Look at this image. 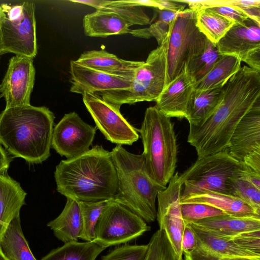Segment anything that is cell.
Returning a JSON list of instances; mask_svg holds the SVG:
<instances>
[{
	"label": "cell",
	"instance_id": "6da1fadb",
	"mask_svg": "<svg viewBox=\"0 0 260 260\" xmlns=\"http://www.w3.org/2000/svg\"><path fill=\"white\" fill-rule=\"evenodd\" d=\"M223 87L215 112L199 125H189L187 142L195 148L198 159L228 149L238 123L260 102V71L241 67Z\"/></svg>",
	"mask_w": 260,
	"mask_h": 260
},
{
	"label": "cell",
	"instance_id": "7a4b0ae2",
	"mask_svg": "<svg viewBox=\"0 0 260 260\" xmlns=\"http://www.w3.org/2000/svg\"><path fill=\"white\" fill-rule=\"evenodd\" d=\"M54 177L57 191L77 202L114 200L117 194V177L111 154L102 146L61 160Z\"/></svg>",
	"mask_w": 260,
	"mask_h": 260
},
{
	"label": "cell",
	"instance_id": "3957f363",
	"mask_svg": "<svg viewBox=\"0 0 260 260\" xmlns=\"http://www.w3.org/2000/svg\"><path fill=\"white\" fill-rule=\"evenodd\" d=\"M54 119L45 106L5 108L0 114V144L14 157L41 164L50 155Z\"/></svg>",
	"mask_w": 260,
	"mask_h": 260
},
{
	"label": "cell",
	"instance_id": "277c9868",
	"mask_svg": "<svg viewBox=\"0 0 260 260\" xmlns=\"http://www.w3.org/2000/svg\"><path fill=\"white\" fill-rule=\"evenodd\" d=\"M110 153L118 182L114 200L146 222L154 221L156 219L155 202L157 194L165 188L151 178L142 154L131 153L120 145H116Z\"/></svg>",
	"mask_w": 260,
	"mask_h": 260
},
{
	"label": "cell",
	"instance_id": "5b68a950",
	"mask_svg": "<svg viewBox=\"0 0 260 260\" xmlns=\"http://www.w3.org/2000/svg\"><path fill=\"white\" fill-rule=\"evenodd\" d=\"M138 132L148 173L157 184L166 188L177 166L178 145L174 124L155 106L150 107Z\"/></svg>",
	"mask_w": 260,
	"mask_h": 260
},
{
	"label": "cell",
	"instance_id": "8992f818",
	"mask_svg": "<svg viewBox=\"0 0 260 260\" xmlns=\"http://www.w3.org/2000/svg\"><path fill=\"white\" fill-rule=\"evenodd\" d=\"M169 34L135 73L129 87L96 93L103 100L121 106L141 102L156 101L166 85Z\"/></svg>",
	"mask_w": 260,
	"mask_h": 260
},
{
	"label": "cell",
	"instance_id": "52a82bcc",
	"mask_svg": "<svg viewBox=\"0 0 260 260\" xmlns=\"http://www.w3.org/2000/svg\"><path fill=\"white\" fill-rule=\"evenodd\" d=\"M168 34L166 85L188 69L209 42L197 26L196 10L190 9L180 12L170 23Z\"/></svg>",
	"mask_w": 260,
	"mask_h": 260
},
{
	"label": "cell",
	"instance_id": "ba28073f",
	"mask_svg": "<svg viewBox=\"0 0 260 260\" xmlns=\"http://www.w3.org/2000/svg\"><path fill=\"white\" fill-rule=\"evenodd\" d=\"M229 153L228 149L204 157L179 175L183 189L180 199L206 191L230 194V178L244 169Z\"/></svg>",
	"mask_w": 260,
	"mask_h": 260
},
{
	"label": "cell",
	"instance_id": "9c48e42d",
	"mask_svg": "<svg viewBox=\"0 0 260 260\" xmlns=\"http://www.w3.org/2000/svg\"><path fill=\"white\" fill-rule=\"evenodd\" d=\"M151 230L139 215L114 201L109 200L95 226L93 242L106 248L126 244Z\"/></svg>",
	"mask_w": 260,
	"mask_h": 260
},
{
	"label": "cell",
	"instance_id": "30bf717a",
	"mask_svg": "<svg viewBox=\"0 0 260 260\" xmlns=\"http://www.w3.org/2000/svg\"><path fill=\"white\" fill-rule=\"evenodd\" d=\"M150 23L149 17L139 6L104 8L86 15L83 19L85 35L92 37L126 34L135 37V29H131V26Z\"/></svg>",
	"mask_w": 260,
	"mask_h": 260
},
{
	"label": "cell",
	"instance_id": "8fae6325",
	"mask_svg": "<svg viewBox=\"0 0 260 260\" xmlns=\"http://www.w3.org/2000/svg\"><path fill=\"white\" fill-rule=\"evenodd\" d=\"M83 102L105 138L117 145H131L138 141V129L121 114L119 106L103 100L97 93H84Z\"/></svg>",
	"mask_w": 260,
	"mask_h": 260
},
{
	"label": "cell",
	"instance_id": "7c38bea8",
	"mask_svg": "<svg viewBox=\"0 0 260 260\" xmlns=\"http://www.w3.org/2000/svg\"><path fill=\"white\" fill-rule=\"evenodd\" d=\"M21 13L14 19L6 16L0 25L2 54L34 58L37 54L35 5L30 2L22 4Z\"/></svg>",
	"mask_w": 260,
	"mask_h": 260
},
{
	"label": "cell",
	"instance_id": "4fadbf2b",
	"mask_svg": "<svg viewBox=\"0 0 260 260\" xmlns=\"http://www.w3.org/2000/svg\"><path fill=\"white\" fill-rule=\"evenodd\" d=\"M96 129L77 113L66 114L53 128L51 146L67 159L77 157L89 150Z\"/></svg>",
	"mask_w": 260,
	"mask_h": 260
},
{
	"label": "cell",
	"instance_id": "5bb4252c",
	"mask_svg": "<svg viewBox=\"0 0 260 260\" xmlns=\"http://www.w3.org/2000/svg\"><path fill=\"white\" fill-rule=\"evenodd\" d=\"M35 74L33 58L18 55L10 58L0 84V98L5 99L6 108L30 105Z\"/></svg>",
	"mask_w": 260,
	"mask_h": 260
},
{
	"label": "cell",
	"instance_id": "9a60e30c",
	"mask_svg": "<svg viewBox=\"0 0 260 260\" xmlns=\"http://www.w3.org/2000/svg\"><path fill=\"white\" fill-rule=\"evenodd\" d=\"M70 91L83 94L127 88L133 79L113 75L85 67L71 60Z\"/></svg>",
	"mask_w": 260,
	"mask_h": 260
},
{
	"label": "cell",
	"instance_id": "2e32d148",
	"mask_svg": "<svg viewBox=\"0 0 260 260\" xmlns=\"http://www.w3.org/2000/svg\"><path fill=\"white\" fill-rule=\"evenodd\" d=\"M188 224L195 234L197 246L189 254L184 256L185 260H218L236 256L260 257V255L239 247L232 240L192 223Z\"/></svg>",
	"mask_w": 260,
	"mask_h": 260
},
{
	"label": "cell",
	"instance_id": "e0dca14e",
	"mask_svg": "<svg viewBox=\"0 0 260 260\" xmlns=\"http://www.w3.org/2000/svg\"><path fill=\"white\" fill-rule=\"evenodd\" d=\"M216 46L220 55L233 56L244 61L249 53L260 48V24L250 18L235 23Z\"/></svg>",
	"mask_w": 260,
	"mask_h": 260
},
{
	"label": "cell",
	"instance_id": "ac0fdd59",
	"mask_svg": "<svg viewBox=\"0 0 260 260\" xmlns=\"http://www.w3.org/2000/svg\"><path fill=\"white\" fill-rule=\"evenodd\" d=\"M228 150L240 162L249 154L260 152V102L254 105L238 123Z\"/></svg>",
	"mask_w": 260,
	"mask_h": 260
},
{
	"label": "cell",
	"instance_id": "d6986e66",
	"mask_svg": "<svg viewBox=\"0 0 260 260\" xmlns=\"http://www.w3.org/2000/svg\"><path fill=\"white\" fill-rule=\"evenodd\" d=\"M195 82L185 69L165 87L154 106L168 117L186 118Z\"/></svg>",
	"mask_w": 260,
	"mask_h": 260
},
{
	"label": "cell",
	"instance_id": "ffe728a7",
	"mask_svg": "<svg viewBox=\"0 0 260 260\" xmlns=\"http://www.w3.org/2000/svg\"><path fill=\"white\" fill-rule=\"evenodd\" d=\"M75 61L81 65L113 75L133 79L137 69L144 61L121 59L104 50L83 52Z\"/></svg>",
	"mask_w": 260,
	"mask_h": 260
},
{
	"label": "cell",
	"instance_id": "44dd1931",
	"mask_svg": "<svg viewBox=\"0 0 260 260\" xmlns=\"http://www.w3.org/2000/svg\"><path fill=\"white\" fill-rule=\"evenodd\" d=\"M186 203L207 204L232 216L260 218V213L256 212L250 205L231 194L206 191L180 199V203Z\"/></svg>",
	"mask_w": 260,
	"mask_h": 260
},
{
	"label": "cell",
	"instance_id": "7402d4cb",
	"mask_svg": "<svg viewBox=\"0 0 260 260\" xmlns=\"http://www.w3.org/2000/svg\"><path fill=\"white\" fill-rule=\"evenodd\" d=\"M26 193L7 174H0V240L12 220L20 214Z\"/></svg>",
	"mask_w": 260,
	"mask_h": 260
},
{
	"label": "cell",
	"instance_id": "603a6c76",
	"mask_svg": "<svg viewBox=\"0 0 260 260\" xmlns=\"http://www.w3.org/2000/svg\"><path fill=\"white\" fill-rule=\"evenodd\" d=\"M192 223L222 237H231L242 233L260 230V218L217 216Z\"/></svg>",
	"mask_w": 260,
	"mask_h": 260
},
{
	"label": "cell",
	"instance_id": "cb8c5ba5",
	"mask_svg": "<svg viewBox=\"0 0 260 260\" xmlns=\"http://www.w3.org/2000/svg\"><path fill=\"white\" fill-rule=\"evenodd\" d=\"M67 199L66 204L61 213L47 224L56 238L64 244L77 242L82 227L78 202Z\"/></svg>",
	"mask_w": 260,
	"mask_h": 260
},
{
	"label": "cell",
	"instance_id": "d4e9b609",
	"mask_svg": "<svg viewBox=\"0 0 260 260\" xmlns=\"http://www.w3.org/2000/svg\"><path fill=\"white\" fill-rule=\"evenodd\" d=\"M223 86L205 90H194L189 102L185 118L189 125H199L215 112L222 100Z\"/></svg>",
	"mask_w": 260,
	"mask_h": 260
},
{
	"label": "cell",
	"instance_id": "484cf974",
	"mask_svg": "<svg viewBox=\"0 0 260 260\" xmlns=\"http://www.w3.org/2000/svg\"><path fill=\"white\" fill-rule=\"evenodd\" d=\"M0 247L8 260H37L23 234L20 214L15 217L3 234Z\"/></svg>",
	"mask_w": 260,
	"mask_h": 260
},
{
	"label": "cell",
	"instance_id": "4316f807",
	"mask_svg": "<svg viewBox=\"0 0 260 260\" xmlns=\"http://www.w3.org/2000/svg\"><path fill=\"white\" fill-rule=\"evenodd\" d=\"M241 62L236 57L221 55L210 71L195 82L194 89L205 90L223 87L240 69Z\"/></svg>",
	"mask_w": 260,
	"mask_h": 260
},
{
	"label": "cell",
	"instance_id": "83f0119b",
	"mask_svg": "<svg viewBox=\"0 0 260 260\" xmlns=\"http://www.w3.org/2000/svg\"><path fill=\"white\" fill-rule=\"evenodd\" d=\"M196 11L197 26L209 41L215 44L235 23L209 8Z\"/></svg>",
	"mask_w": 260,
	"mask_h": 260
},
{
	"label": "cell",
	"instance_id": "f1b7e54d",
	"mask_svg": "<svg viewBox=\"0 0 260 260\" xmlns=\"http://www.w3.org/2000/svg\"><path fill=\"white\" fill-rule=\"evenodd\" d=\"M105 249L93 242H72L52 250L40 260H95Z\"/></svg>",
	"mask_w": 260,
	"mask_h": 260
},
{
	"label": "cell",
	"instance_id": "f546056e",
	"mask_svg": "<svg viewBox=\"0 0 260 260\" xmlns=\"http://www.w3.org/2000/svg\"><path fill=\"white\" fill-rule=\"evenodd\" d=\"M244 169L230 178V194L242 200L260 213V189L247 180L244 174Z\"/></svg>",
	"mask_w": 260,
	"mask_h": 260
},
{
	"label": "cell",
	"instance_id": "4dcf8cb0",
	"mask_svg": "<svg viewBox=\"0 0 260 260\" xmlns=\"http://www.w3.org/2000/svg\"><path fill=\"white\" fill-rule=\"evenodd\" d=\"M109 200L94 202H78L82 219V231L79 239L93 242L95 226L99 216Z\"/></svg>",
	"mask_w": 260,
	"mask_h": 260
},
{
	"label": "cell",
	"instance_id": "1f68e13d",
	"mask_svg": "<svg viewBox=\"0 0 260 260\" xmlns=\"http://www.w3.org/2000/svg\"><path fill=\"white\" fill-rule=\"evenodd\" d=\"M144 260H183L175 253L165 232L158 229L151 237Z\"/></svg>",
	"mask_w": 260,
	"mask_h": 260
},
{
	"label": "cell",
	"instance_id": "d6a6232c",
	"mask_svg": "<svg viewBox=\"0 0 260 260\" xmlns=\"http://www.w3.org/2000/svg\"><path fill=\"white\" fill-rule=\"evenodd\" d=\"M220 56L216 44L209 41L205 51L188 67V72L195 82L202 79L210 71Z\"/></svg>",
	"mask_w": 260,
	"mask_h": 260
},
{
	"label": "cell",
	"instance_id": "836d02e7",
	"mask_svg": "<svg viewBox=\"0 0 260 260\" xmlns=\"http://www.w3.org/2000/svg\"><path fill=\"white\" fill-rule=\"evenodd\" d=\"M180 210L185 225L209 217L226 215L215 207L203 203H180Z\"/></svg>",
	"mask_w": 260,
	"mask_h": 260
},
{
	"label": "cell",
	"instance_id": "e575fe53",
	"mask_svg": "<svg viewBox=\"0 0 260 260\" xmlns=\"http://www.w3.org/2000/svg\"><path fill=\"white\" fill-rule=\"evenodd\" d=\"M148 249L146 245L124 244L102 257L101 260H144Z\"/></svg>",
	"mask_w": 260,
	"mask_h": 260
},
{
	"label": "cell",
	"instance_id": "d590c367",
	"mask_svg": "<svg viewBox=\"0 0 260 260\" xmlns=\"http://www.w3.org/2000/svg\"><path fill=\"white\" fill-rule=\"evenodd\" d=\"M180 2L188 4L189 9L197 10L201 8H209L215 6H231L240 9L249 7H260V1H179Z\"/></svg>",
	"mask_w": 260,
	"mask_h": 260
},
{
	"label": "cell",
	"instance_id": "8d00e7d4",
	"mask_svg": "<svg viewBox=\"0 0 260 260\" xmlns=\"http://www.w3.org/2000/svg\"><path fill=\"white\" fill-rule=\"evenodd\" d=\"M232 240L239 247L260 255V230L242 233L231 237H223Z\"/></svg>",
	"mask_w": 260,
	"mask_h": 260
},
{
	"label": "cell",
	"instance_id": "74e56055",
	"mask_svg": "<svg viewBox=\"0 0 260 260\" xmlns=\"http://www.w3.org/2000/svg\"><path fill=\"white\" fill-rule=\"evenodd\" d=\"M209 8L235 23H241L249 18L248 15L237 7L221 6Z\"/></svg>",
	"mask_w": 260,
	"mask_h": 260
},
{
	"label": "cell",
	"instance_id": "f35d334b",
	"mask_svg": "<svg viewBox=\"0 0 260 260\" xmlns=\"http://www.w3.org/2000/svg\"><path fill=\"white\" fill-rule=\"evenodd\" d=\"M197 246L195 234L189 224L185 225L181 240L183 254L186 256L192 252Z\"/></svg>",
	"mask_w": 260,
	"mask_h": 260
},
{
	"label": "cell",
	"instance_id": "ab89813d",
	"mask_svg": "<svg viewBox=\"0 0 260 260\" xmlns=\"http://www.w3.org/2000/svg\"><path fill=\"white\" fill-rule=\"evenodd\" d=\"M170 24L160 20H156L147 28L151 37L155 38L158 46L166 39L169 30Z\"/></svg>",
	"mask_w": 260,
	"mask_h": 260
},
{
	"label": "cell",
	"instance_id": "60d3db41",
	"mask_svg": "<svg viewBox=\"0 0 260 260\" xmlns=\"http://www.w3.org/2000/svg\"><path fill=\"white\" fill-rule=\"evenodd\" d=\"M159 10L173 12H181L184 10L185 4L178 1L156 0Z\"/></svg>",
	"mask_w": 260,
	"mask_h": 260
},
{
	"label": "cell",
	"instance_id": "b9f144b4",
	"mask_svg": "<svg viewBox=\"0 0 260 260\" xmlns=\"http://www.w3.org/2000/svg\"><path fill=\"white\" fill-rule=\"evenodd\" d=\"M242 162L247 168L260 174V152H255L249 154Z\"/></svg>",
	"mask_w": 260,
	"mask_h": 260
},
{
	"label": "cell",
	"instance_id": "7bdbcfd3",
	"mask_svg": "<svg viewBox=\"0 0 260 260\" xmlns=\"http://www.w3.org/2000/svg\"><path fill=\"white\" fill-rule=\"evenodd\" d=\"M244 62L248 65V67L260 71V48L249 53Z\"/></svg>",
	"mask_w": 260,
	"mask_h": 260
},
{
	"label": "cell",
	"instance_id": "ee69618b",
	"mask_svg": "<svg viewBox=\"0 0 260 260\" xmlns=\"http://www.w3.org/2000/svg\"><path fill=\"white\" fill-rule=\"evenodd\" d=\"M158 14V20L170 24L172 21L177 17L180 12H173L154 8Z\"/></svg>",
	"mask_w": 260,
	"mask_h": 260
},
{
	"label": "cell",
	"instance_id": "f6af8a7d",
	"mask_svg": "<svg viewBox=\"0 0 260 260\" xmlns=\"http://www.w3.org/2000/svg\"><path fill=\"white\" fill-rule=\"evenodd\" d=\"M10 159L5 149L0 144V174H6L9 168Z\"/></svg>",
	"mask_w": 260,
	"mask_h": 260
},
{
	"label": "cell",
	"instance_id": "bcb514c9",
	"mask_svg": "<svg viewBox=\"0 0 260 260\" xmlns=\"http://www.w3.org/2000/svg\"><path fill=\"white\" fill-rule=\"evenodd\" d=\"M218 260H260V257H249L243 256H236L231 257H224Z\"/></svg>",
	"mask_w": 260,
	"mask_h": 260
},
{
	"label": "cell",
	"instance_id": "7dc6e473",
	"mask_svg": "<svg viewBox=\"0 0 260 260\" xmlns=\"http://www.w3.org/2000/svg\"><path fill=\"white\" fill-rule=\"evenodd\" d=\"M5 16L6 14L4 12L3 8H2V6L0 5V25Z\"/></svg>",
	"mask_w": 260,
	"mask_h": 260
},
{
	"label": "cell",
	"instance_id": "c3c4849f",
	"mask_svg": "<svg viewBox=\"0 0 260 260\" xmlns=\"http://www.w3.org/2000/svg\"><path fill=\"white\" fill-rule=\"evenodd\" d=\"M0 260H8V259L6 258V257L5 256V255L3 253L1 247H0Z\"/></svg>",
	"mask_w": 260,
	"mask_h": 260
},
{
	"label": "cell",
	"instance_id": "681fc988",
	"mask_svg": "<svg viewBox=\"0 0 260 260\" xmlns=\"http://www.w3.org/2000/svg\"><path fill=\"white\" fill-rule=\"evenodd\" d=\"M2 54V51H1V47H0V55Z\"/></svg>",
	"mask_w": 260,
	"mask_h": 260
}]
</instances>
